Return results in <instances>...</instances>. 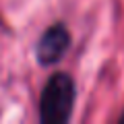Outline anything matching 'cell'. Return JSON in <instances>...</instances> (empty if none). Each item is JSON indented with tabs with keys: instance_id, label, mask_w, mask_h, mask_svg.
<instances>
[{
	"instance_id": "cell-1",
	"label": "cell",
	"mask_w": 124,
	"mask_h": 124,
	"mask_svg": "<svg viewBox=\"0 0 124 124\" xmlns=\"http://www.w3.org/2000/svg\"><path fill=\"white\" fill-rule=\"evenodd\" d=\"M77 89L75 81L66 72H56L50 77L39 97V120L44 124H64L68 122L75 108Z\"/></svg>"
},
{
	"instance_id": "cell-2",
	"label": "cell",
	"mask_w": 124,
	"mask_h": 124,
	"mask_svg": "<svg viewBox=\"0 0 124 124\" xmlns=\"http://www.w3.org/2000/svg\"><path fill=\"white\" fill-rule=\"evenodd\" d=\"M68 46H70V33L62 23L52 25L37 41V60L44 66H50L54 62H58L64 54H66Z\"/></svg>"
}]
</instances>
